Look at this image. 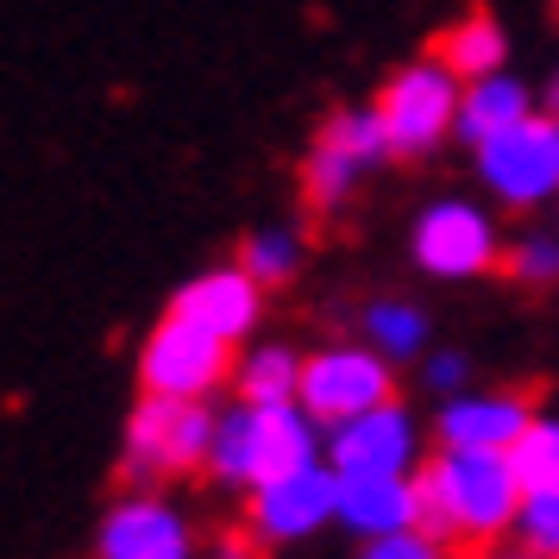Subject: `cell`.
Listing matches in <instances>:
<instances>
[{
  "label": "cell",
  "mask_w": 559,
  "mask_h": 559,
  "mask_svg": "<svg viewBox=\"0 0 559 559\" xmlns=\"http://www.w3.org/2000/svg\"><path fill=\"white\" fill-rule=\"evenodd\" d=\"M207 559H252V547H246V540H221Z\"/></svg>",
  "instance_id": "cell-26"
},
{
  "label": "cell",
  "mask_w": 559,
  "mask_h": 559,
  "mask_svg": "<svg viewBox=\"0 0 559 559\" xmlns=\"http://www.w3.org/2000/svg\"><path fill=\"white\" fill-rule=\"evenodd\" d=\"M233 378V346L221 333L195 328L189 314H164L145 346H139V383L145 396H177V403H207Z\"/></svg>",
  "instance_id": "cell-4"
},
{
  "label": "cell",
  "mask_w": 559,
  "mask_h": 559,
  "mask_svg": "<svg viewBox=\"0 0 559 559\" xmlns=\"http://www.w3.org/2000/svg\"><path fill=\"white\" fill-rule=\"evenodd\" d=\"M302 365L308 358L264 340L233 365V390H239V403H302Z\"/></svg>",
  "instance_id": "cell-17"
},
{
  "label": "cell",
  "mask_w": 559,
  "mask_h": 559,
  "mask_svg": "<svg viewBox=\"0 0 559 559\" xmlns=\"http://www.w3.org/2000/svg\"><path fill=\"white\" fill-rule=\"evenodd\" d=\"M177 314H189L195 328L221 333L227 346H239L246 333L258 328V308H264V283L246 271V264H221V271H202V277H189L170 296Z\"/></svg>",
  "instance_id": "cell-14"
},
{
  "label": "cell",
  "mask_w": 559,
  "mask_h": 559,
  "mask_svg": "<svg viewBox=\"0 0 559 559\" xmlns=\"http://www.w3.org/2000/svg\"><path fill=\"white\" fill-rule=\"evenodd\" d=\"M554 120H559V107H554Z\"/></svg>",
  "instance_id": "cell-28"
},
{
  "label": "cell",
  "mask_w": 559,
  "mask_h": 559,
  "mask_svg": "<svg viewBox=\"0 0 559 559\" xmlns=\"http://www.w3.org/2000/svg\"><path fill=\"white\" fill-rule=\"evenodd\" d=\"M433 57H440L459 82H478V76H497V70H503L509 38H503V26H497L490 13H472V20L447 26V38H440V51Z\"/></svg>",
  "instance_id": "cell-18"
},
{
  "label": "cell",
  "mask_w": 559,
  "mask_h": 559,
  "mask_svg": "<svg viewBox=\"0 0 559 559\" xmlns=\"http://www.w3.org/2000/svg\"><path fill=\"white\" fill-rule=\"evenodd\" d=\"M528 503V484L515 472L509 453H440L421 465V528L440 540H465V547H490L515 534V515Z\"/></svg>",
  "instance_id": "cell-1"
},
{
  "label": "cell",
  "mask_w": 559,
  "mask_h": 559,
  "mask_svg": "<svg viewBox=\"0 0 559 559\" xmlns=\"http://www.w3.org/2000/svg\"><path fill=\"white\" fill-rule=\"evenodd\" d=\"M95 559H195V528L170 497L132 490L102 515Z\"/></svg>",
  "instance_id": "cell-11"
},
{
  "label": "cell",
  "mask_w": 559,
  "mask_h": 559,
  "mask_svg": "<svg viewBox=\"0 0 559 559\" xmlns=\"http://www.w3.org/2000/svg\"><path fill=\"white\" fill-rule=\"evenodd\" d=\"M383 157H390V132H383L378 107H346V114H333L328 127L314 132V145H308V157H302L308 207H321V214L346 207L353 189L378 170Z\"/></svg>",
  "instance_id": "cell-5"
},
{
  "label": "cell",
  "mask_w": 559,
  "mask_h": 559,
  "mask_svg": "<svg viewBox=\"0 0 559 559\" xmlns=\"http://www.w3.org/2000/svg\"><path fill=\"white\" fill-rule=\"evenodd\" d=\"M328 522H340V472L333 465H296L283 478H264L246 503V528L264 547H289V540H308Z\"/></svg>",
  "instance_id": "cell-8"
},
{
  "label": "cell",
  "mask_w": 559,
  "mask_h": 559,
  "mask_svg": "<svg viewBox=\"0 0 559 559\" xmlns=\"http://www.w3.org/2000/svg\"><path fill=\"white\" fill-rule=\"evenodd\" d=\"M515 547L559 559V490H528V503L515 515Z\"/></svg>",
  "instance_id": "cell-22"
},
{
  "label": "cell",
  "mask_w": 559,
  "mask_h": 559,
  "mask_svg": "<svg viewBox=\"0 0 559 559\" xmlns=\"http://www.w3.org/2000/svg\"><path fill=\"white\" fill-rule=\"evenodd\" d=\"M528 421L534 408L515 390H459L440 403L433 433H440V447H459V453H515Z\"/></svg>",
  "instance_id": "cell-13"
},
{
  "label": "cell",
  "mask_w": 559,
  "mask_h": 559,
  "mask_svg": "<svg viewBox=\"0 0 559 559\" xmlns=\"http://www.w3.org/2000/svg\"><path fill=\"white\" fill-rule=\"evenodd\" d=\"M503 271L515 283H554L559 277V239L554 233H522L515 246H503Z\"/></svg>",
  "instance_id": "cell-23"
},
{
  "label": "cell",
  "mask_w": 559,
  "mask_h": 559,
  "mask_svg": "<svg viewBox=\"0 0 559 559\" xmlns=\"http://www.w3.org/2000/svg\"><path fill=\"white\" fill-rule=\"evenodd\" d=\"M358 559H453V540H440V534H428V528H408V534L365 540Z\"/></svg>",
  "instance_id": "cell-24"
},
{
  "label": "cell",
  "mask_w": 559,
  "mask_h": 559,
  "mask_svg": "<svg viewBox=\"0 0 559 559\" xmlns=\"http://www.w3.org/2000/svg\"><path fill=\"white\" fill-rule=\"evenodd\" d=\"M239 264H246L264 289H277V283H289L302 271V239H296V227H258L252 239L239 246Z\"/></svg>",
  "instance_id": "cell-20"
},
{
  "label": "cell",
  "mask_w": 559,
  "mask_h": 559,
  "mask_svg": "<svg viewBox=\"0 0 559 559\" xmlns=\"http://www.w3.org/2000/svg\"><path fill=\"white\" fill-rule=\"evenodd\" d=\"M459 102H465V82H459L440 57L396 70V76L383 82V95H378L383 132H390V152H396V157L433 152L447 132H459Z\"/></svg>",
  "instance_id": "cell-6"
},
{
  "label": "cell",
  "mask_w": 559,
  "mask_h": 559,
  "mask_svg": "<svg viewBox=\"0 0 559 559\" xmlns=\"http://www.w3.org/2000/svg\"><path fill=\"white\" fill-rule=\"evenodd\" d=\"M415 459H421V428L403 403H378L371 415L328 428V465L340 478H365V472L390 478V472H415Z\"/></svg>",
  "instance_id": "cell-12"
},
{
  "label": "cell",
  "mask_w": 559,
  "mask_h": 559,
  "mask_svg": "<svg viewBox=\"0 0 559 559\" xmlns=\"http://www.w3.org/2000/svg\"><path fill=\"white\" fill-rule=\"evenodd\" d=\"M207 447H214V415L207 403H177V396H145L127 421V465L132 484L182 478V472H207Z\"/></svg>",
  "instance_id": "cell-3"
},
{
  "label": "cell",
  "mask_w": 559,
  "mask_h": 559,
  "mask_svg": "<svg viewBox=\"0 0 559 559\" xmlns=\"http://www.w3.org/2000/svg\"><path fill=\"white\" fill-rule=\"evenodd\" d=\"M340 528H353L358 540H383V534L421 528V478L408 472H365V478H340Z\"/></svg>",
  "instance_id": "cell-15"
},
{
  "label": "cell",
  "mask_w": 559,
  "mask_h": 559,
  "mask_svg": "<svg viewBox=\"0 0 559 559\" xmlns=\"http://www.w3.org/2000/svg\"><path fill=\"white\" fill-rule=\"evenodd\" d=\"M321 453H328L321 447V421L302 403H233L214 415L207 472L221 484L258 490L264 478H283L296 465H314Z\"/></svg>",
  "instance_id": "cell-2"
},
{
  "label": "cell",
  "mask_w": 559,
  "mask_h": 559,
  "mask_svg": "<svg viewBox=\"0 0 559 559\" xmlns=\"http://www.w3.org/2000/svg\"><path fill=\"white\" fill-rule=\"evenodd\" d=\"M358 328H365V346H378L390 365H403V358H421L428 346V314L403 296H378V302L358 314Z\"/></svg>",
  "instance_id": "cell-19"
},
{
  "label": "cell",
  "mask_w": 559,
  "mask_h": 559,
  "mask_svg": "<svg viewBox=\"0 0 559 559\" xmlns=\"http://www.w3.org/2000/svg\"><path fill=\"white\" fill-rule=\"evenodd\" d=\"M415 264L440 283H465L484 277L490 264H503V239H497V221L484 214L478 202H428L421 221H415Z\"/></svg>",
  "instance_id": "cell-9"
},
{
  "label": "cell",
  "mask_w": 559,
  "mask_h": 559,
  "mask_svg": "<svg viewBox=\"0 0 559 559\" xmlns=\"http://www.w3.org/2000/svg\"><path fill=\"white\" fill-rule=\"evenodd\" d=\"M528 114H534V102L515 76H503V70H497V76H478V82H465V102H459V139L478 152L484 139L522 127Z\"/></svg>",
  "instance_id": "cell-16"
},
{
  "label": "cell",
  "mask_w": 559,
  "mask_h": 559,
  "mask_svg": "<svg viewBox=\"0 0 559 559\" xmlns=\"http://www.w3.org/2000/svg\"><path fill=\"white\" fill-rule=\"evenodd\" d=\"M465 378H472V371H465V358H459V353H428V365H421V383H428L440 403H447V396H459V390H465Z\"/></svg>",
  "instance_id": "cell-25"
},
{
  "label": "cell",
  "mask_w": 559,
  "mask_h": 559,
  "mask_svg": "<svg viewBox=\"0 0 559 559\" xmlns=\"http://www.w3.org/2000/svg\"><path fill=\"white\" fill-rule=\"evenodd\" d=\"M478 559H547V554H528V547H497V554H478Z\"/></svg>",
  "instance_id": "cell-27"
},
{
  "label": "cell",
  "mask_w": 559,
  "mask_h": 559,
  "mask_svg": "<svg viewBox=\"0 0 559 559\" xmlns=\"http://www.w3.org/2000/svg\"><path fill=\"white\" fill-rule=\"evenodd\" d=\"M478 177L484 189L509 207H540L559 195V120L528 114L522 127L497 132L478 145Z\"/></svg>",
  "instance_id": "cell-7"
},
{
  "label": "cell",
  "mask_w": 559,
  "mask_h": 559,
  "mask_svg": "<svg viewBox=\"0 0 559 559\" xmlns=\"http://www.w3.org/2000/svg\"><path fill=\"white\" fill-rule=\"evenodd\" d=\"M390 396V358L378 346H321L302 365V408L321 428H340L353 415H371Z\"/></svg>",
  "instance_id": "cell-10"
},
{
  "label": "cell",
  "mask_w": 559,
  "mask_h": 559,
  "mask_svg": "<svg viewBox=\"0 0 559 559\" xmlns=\"http://www.w3.org/2000/svg\"><path fill=\"white\" fill-rule=\"evenodd\" d=\"M509 459H515L528 490H559V415H534Z\"/></svg>",
  "instance_id": "cell-21"
}]
</instances>
